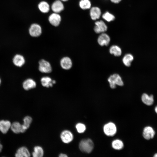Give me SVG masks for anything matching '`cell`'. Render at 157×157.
Here are the masks:
<instances>
[{
	"instance_id": "34",
	"label": "cell",
	"mask_w": 157,
	"mask_h": 157,
	"mask_svg": "<svg viewBox=\"0 0 157 157\" xmlns=\"http://www.w3.org/2000/svg\"><path fill=\"white\" fill-rule=\"evenodd\" d=\"M154 157H157V153H156L155 154L154 156Z\"/></svg>"
},
{
	"instance_id": "15",
	"label": "cell",
	"mask_w": 157,
	"mask_h": 157,
	"mask_svg": "<svg viewBox=\"0 0 157 157\" xmlns=\"http://www.w3.org/2000/svg\"><path fill=\"white\" fill-rule=\"evenodd\" d=\"M31 155L28 149L25 147L19 148L15 154L16 157H29Z\"/></svg>"
},
{
	"instance_id": "31",
	"label": "cell",
	"mask_w": 157,
	"mask_h": 157,
	"mask_svg": "<svg viewBox=\"0 0 157 157\" xmlns=\"http://www.w3.org/2000/svg\"><path fill=\"white\" fill-rule=\"evenodd\" d=\"M59 157H68V156L66 154H63V153H61L59 155Z\"/></svg>"
},
{
	"instance_id": "20",
	"label": "cell",
	"mask_w": 157,
	"mask_h": 157,
	"mask_svg": "<svg viewBox=\"0 0 157 157\" xmlns=\"http://www.w3.org/2000/svg\"><path fill=\"white\" fill-rule=\"evenodd\" d=\"M141 99L142 102L148 106L151 105L154 102V96L152 95H149L146 93H144L142 96Z\"/></svg>"
},
{
	"instance_id": "3",
	"label": "cell",
	"mask_w": 157,
	"mask_h": 157,
	"mask_svg": "<svg viewBox=\"0 0 157 157\" xmlns=\"http://www.w3.org/2000/svg\"><path fill=\"white\" fill-rule=\"evenodd\" d=\"M28 31L30 35L33 37L40 36L42 32L41 26L36 23L31 24L28 28Z\"/></svg>"
},
{
	"instance_id": "36",
	"label": "cell",
	"mask_w": 157,
	"mask_h": 157,
	"mask_svg": "<svg viewBox=\"0 0 157 157\" xmlns=\"http://www.w3.org/2000/svg\"><path fill=\"white\" fill-rule=\"evenodd\" d=\"M1 79L0 78V85L1 84Z\"/></svg>"
},
{
	"instance_id": "1",
	"label": "cell",
	"mask_w": 157,
	"mask_h": 157,
	"mask_svg": "<svg viewBox=\"0 0 157 157\" xmlns=\"http://www.w3.org/2000/svg\"><path fill=\"white\" fill-rule=\"evenodd\" d=\"M94 147L93 142L90 139L82 140L79 145L80 150L83 152L89 153L92 151Z\"/></svg>"
},
{
	"instance_id": "21",
	"label": "cell",
	"mask_w": 157,
	"mask_h": 157,
	"mask_svg": "<svg viewBox=\"0 0 157 157\" xmlns=\"http://www.w3.org/2000/svg\"><path fill=\"white\" fill-rule=\"evenodd\" d=\"M40 10L43 13H47L50 10V6L49 4L46 1H42L40 2L38 6Z\"/></svg>"
},
{
	"instance_id": "24",
	"label": "cell",
	"mask_w": 157,
	"mask_h": 157,
	"mask_svg": "<svg viewBox=\"0 0 157 157\" xmlns=\"http://www.w3.org/2000/svg\"><path fill=\"white\" fill-rule=\"evenodd\" d=\"M44 154L42 148L40 146H37L34 148V151L32 153L33 157H42Z\"/></svg>"
},
{
	"instance_id": "35",
	"label": "cell",
	"mask_w": 157,
	"mask_h": 157,
	"mask_svg": "<svg viewBox=\"0 0 157 157\" xmlns=\"http://www.w3.org/2000/svg\"><path fill=\"white\" fill-rule=\"evenodd\" d=\"M60 0L63 1H67L68 0Z\"/></svg>"
},
{
	"instance_id": "19",
	"label": "cell",
	"mask_w": 157,
	"mask_h": 157,
	"mask_svg": "<svg viewBox=\"0 0 157 157\" xmlns=\"http://www.w3.org/2000/svg\"><path fill=\"white\" fill-rule=\"evenodd\" d=\"M41 82L43 86L47 88L52 87L53 85L56 83L55 80H52L50 77L48 76L42 77L41 79Z\"/></svg>"
},
{
	"instance_id": "29",
	"label": "cell",
	"mask_w": 157,
	"mask_h": 157,
	"mask_svg": "<svg viewBox=\"0 0 157 157\" xmlns=\"http://www.w3.org/2000/svg\"><path fill=\"white\" fill-rule=\"evenodd\" d=\"M75 127L77 131L79 133H82L84 132L86 129L85 126L82 123H78L76 124Z\"/></svg>"
},
{
	"instance_id": "17",
	"label": "cell",
	"mask_w": 157,
	"mask_h": 157,
	"mask_svg": "<svg viewBox=\"0 0 157 157\" xmlns=\"http://www.w3.org/2000/svg\"><path fill=\"white\" fill-rule=\"evenodd\" d=\"M36 85V82L31 78H28L25 80L23 83V88L26 90L35 88Z\"/></svg>"
},
{
	"instance_id": "28",
	"label": "cell",
	"mask_w": 157,
	"mask_h": 157,
	"mask_svg": "<svg viewBox=\"0 0 157 157\" xmlns=\"http://www.w3.org/2000/svg\"><path fill=\"white\" fill-rule=\"evenodd\" d=\"M102 17L104 19L108 22L113 21L115 18L113 14L107 11L103 14Z\"/></svg>"
},
{
	"instance_id": "25",
	"label": "cell",
	"mask_w": 157,
	"mask_h": 157,
	"mask_svg": "<svg viewBox=\"0 0 157 157\" xmlns=\"http://www.w3.org/2000/svg\"><path fill=\"white\" fill-rule=\"evenodd\" d=\"M112 146L114 149L117 150H120L124 147V144L122 141L117 139L113 141Z\"/></svg>"
},
{
	"instance_id": "7",
	"label": "cell",
	"mask_w": 157,
	"mask_h": 157,
	"mask_svg": "<svg viewBox=\"0 0 157 157\" xmlns=\"http://www.w3.org/2000/svg\"><path fill=\"white\" fill-rule=\"evenodd\" d=\"M60 137L62 142L66 144L71 142L74 139L72 133L68 130L63 131L60 134Z\"/></svg>"
},
{
	"instance_id": "18",
	"label": "cell",
	"mask_w": 157,
	"mask_h": 157,
	"mask_svg": "<svg viewBox=\"0 0 157 157\" xmlns=\"http://www.w3.org/2000/svg\"><path fill=\"white\" fill-rule=\"evenodd\" d=\"M13 62L16 66L21 67L25 63V60L24 57L20 54H16L13 59Z\"/></svg>"
},
{
	"instance_id": "22",
	"label": "cell",
	"mask_w": 157,
	"mask_h": 157,
	"mask_svg": "<svg viewBox=\"0 0 157 157\" xmlns=\"http://www.w3.org/2000/svg\"><path fill=\"white\" fill-rule=\"evenodd\" d=\"M109 52L111 54L116 56H119L121 55L122 51L121 48L116 45L111 46L109 49Z\"/></svg>"
},
{
	"instance_id": "27",
	"label": "cell",
	"mask_w": 157,
	"mask_h": 157,
	"mask_svg": "<svg viewBox=\"0 0 157 157\" xmlns=\"http://www.w3.org/2000/svg\"><path fill=\"white\" fill-rule=\"evenodd\" d=\"M32 121V119L30 116H27L24 117L23 119L24 123L22 125L24 130H26L29 128Z\"/></svg>"
},
{
	"instance_id": "11",
	"label": "cell",
	"mask_w": 157,
	"mask_h": 157,
	"mask_svg": "<svg viewBox=\"0 0 157 157\" xmlns=\"http://www.w3.org/2000/svg\"><path fill=\"white\" fill-rule=\"evenodd\" d=\"M51 8L54 13H58L63 10L64 6L61 0H56L52 3Z\"/></svg>"
},
{
	"instance_id": "32",
	"label": "cell",
	"mask_w": 157,
	"mask_h": 157,
	"mask_svg": "<svg viewBox=\"0 0 157 157\" xmlns=\"http://www.w3.org/2000/svg\"><path fill=\"white\" fill-rule=\"evenodd\" d=\"M3 148V146L0 143V153L1 151Z\"/></svg>"
},
{
	"instance_id": "10",
	"label": "cell",
	"mask_w": 157,
	"mask_h": 157,
	"mask_svg": "<svg viewBox=\"0 0 157 157\" xmlns=\"http://www.w3.org/2000/svg\"><path fill=\"white\" fill-rule=\"evenodd\" d=\"M155 134V132L151 127L146 126L143 129L142 135L143 137L147 140L153 138Z\"/></svg>"
},
{
	"instance_id": "5",
	"label": "cell",
	"mask_w": 157,
	"mask_h": 157,
	"mask_svg": "<svg viewBox=\"0 0 157 157\" xmlns=\"http://www.w3.org/2000/svg\"><path fill=\"white\" fill-rule=\"evenodd\" d=\"M39 69L41 72L49 73L52 71V68L50 63L44 59H41L39 62Z\"/></svg>"
},
{
	"instance_id": "33",
	"label": "cell",
	"mask_w": 157,
	"mask_h": 157,
	"mask_svg": "<svg viewBox=\"0 0 157 157\" xmlns=\"http://www.w3.org/2000/svg\"><path fill=\"white\" fill-rule=\"evenodd\" d=\"M155 110L156 112L157 113V106L155 108Z\"/></svg>"
},
{
	"instance_id": "13",
	"label": "cell",
	"mask_w": 157,
	"mask_h": 157,
	"mask_svg": "<svg viewBox=\"0 0 157 157\" xmlns=\"http://www.w3.org/2000/svg\"><path fill=\"white\" fill-rule=\"evenodd\" d=\"M10 129L13 133L16 134L23 133L26 131L24 129L22 124L17 122H14L11 124Z\"/></svg>"
},
{
	"instance_id": "8",
	"label": "cell",
	"mask_w": 157,
	"mask_h": 157,
	"mask_svg": "<svg viewBox=\"0 0 157 157\" xmlns=\"http://www.w3.org/2000/svg\"><path fill=\"white\" fill-rule=\"evenodd\" d=\"M48 20L51 24L55 26H58L61 21V17L58 13H54L50 15Z\"/></svg>"
},
{
	"instance_id": "16",
	"label": "cell",
	"mask_w": 157,
	"mask_h": 157,
	"mask_svg": "<svg viewBox=\"0 0 157 157\" xmlns=\"http://www.w3.org/2000/svg\"><path fill=\"white\" fill-rule=\"evenodd\" d=\"M11 124L10 122L8 120H0V131L2 133L6 134L10 128Z\"/></svg>"
},
{
	"instance_id": "9",
	"label": "cell",
	"mask_w": 157,
	"mask_h": 157,
	"mask_svg": "<svg viewBox=\"0 0 157 157\" xmlns=\"http://www.w3.org/2000/svg\"><path fill=\"white\" fill-rule=\"evenodd\" d=\"M110 41V36L104 33H101L97 39V42L99 45L103 46H108Z\"/></svg>"
},
{
	"instance_id": "6",
	"label": "cell",
	"mask_w": 157,
	"mask_h": 157,
	"mask_svg": "<svg viewBox=\"0 0 157 157\" xmlns=\"http://www.w3.org/2000/svg\"><path fill=\"white\" fill-rule=\"evenodd\" d=\"M107 30V26L105 23L102 20L97 21L95 23L94 31L97 33H104Z\"/></svg>"
},
{
	"instance_id": "23",
	"label": "cell",
	"mask_w": 157,
	"mask_h": 157,
	"mask_svg": "<svg viewBox=\"0 0 157 157\" xmlns=\"http://www.w3.org/2000/svg\"><path fill=\"white\" fill-rule=\"evenodd\" d=\"M133 59V56L131 54L128 53L125 54L123 57L122 62L125 66L129 67Z\"/></svg>"
},
{
	"instance_id": "2",
	"label": "cell",
	"mask_w": 157,
	"mask_h": 157,
	"mask_svg": "<svg viewBox=\"0 0 157 157\" xmlns=\"http://www.w3.org/2000/svg\"><path fill=\"white\" fill-rule=\"evenodd\" d=\"M110 87L114 89L116 85L122 86L124 85L123 82L120 75L117 74H115L110 75L108 79Z\"/></svg>"
},
{
	"instance_id": "14",
	"label": "cell",
	"mask_w": 157,
	"mask_h": 157,
	"mask_svg": "<svg viewBox=\"0 0 157 157\" xmlns=\"http://www.w3.org/2000/svg\"><path fill=\"white\" fill-rule=\"evenodd\" d=\"M60 65L61 67L64 69L68 70L72 66V62L71 59L67 57L62 58L60 61Z\"/></svg>"
},
{
	"instance_id": "26",
	"label": "cell",
	"mask_w": 157,
	"mask_h": 157,
	"mask_svg": "<svg viewBox=\"0 0 157 157\" xmlns=\"http://www.w3.org/2000/svg\"><path fill=\"white\" fill-rule=\"evenodd\" d=\"M91 5V3L89 0H81L79 2L80 8L83 10L90 9Z\"/></svg>"
},
{
	"instance_id": "4",
	"label": "cell",
	"mask_w": 157,
	"mask_h": 157,
	"mask_svg": "<svg viewBox=\"0 0 157 157\" xmlns=\"http://www.w3.org/2000/svg\"><path fill=\"white\" fill-rule=\"evenodd\" d=\"M103 130L106 135L112 136L116 134L117 128L114 123L109 122L104 125L103 127Z\"/></svg>"
},
{
	"instance_id": "30",
	"label": "cell",
	"mask_w": 157,
	"mask_h": 157,
	"mask_svg": "<svg viewBox=\"0 0 157 157\" xmlns=\"http://www.w3.org/2000/svg\"><path fill=\"white\" fill-rule=\"evenodd\" d=\"M122 0H110L111 2L115 3H119Z\"/></svg>"
},
{
	"instance_id": "12",
	"label": "cell",
	"mask_w": 157,
	"mask_h": 157,
	"mask_svg": "<svg viewBox=\"0 0 157 157\" xmlns=\"http://www.w3.org/2000/svg\"><path fill=\"white\" fill-rule=\"evenodd\" d=\"M90 14L91 19L94 20L99 19L101 15V11L97 7H93L91 8Z\"/></svg>"
}]
</instances>
